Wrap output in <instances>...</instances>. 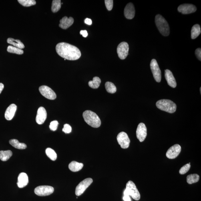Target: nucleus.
<instances>
[{"mask_svg":"<svg viewBox=\"0 0 201 201\" xmlns=\"http://www.w3.org/2000/svg\"><path fill=\"white\" fill-rule=\"evenodd\" d=\"M56 49L60 56L68 60H77L81 57V51L78 48L68 43H59L56 45Z\"/></svg>","mask_w":201,"mask_h":201,"instance_id":"1","label":"nucleus"},{"mask_svg":"<svg viewBox=\"0 0 201 201\" xmlns=\"http://www.w3.org/2000/svg\"><path fill=\"white\" fill-rule=\"evenodd\" d=\"M85 122L93 128H98L101 125V121L96 113L90 110H86L83 113Z\"/></svg>","mask_w":201,"mask_h":201,"instance_id":"2","label":"nucleus"},{"mask_svg":"<svg viewBox=\"0 0 201 201\" xmlns=\"http://www.w3.org/2000/svg\"><path fill=\"white\" fill-rule=\"evenodd\" d=\"M155 23L159 31L163 35L167 36L170 33V27L166 19L162 15L158 14L155 18Z\"/></svg>","mask_w":201,"mask_h":201,"instance_id":"3","label":"nucleus"},{"mask_svg":"<svg viewBox=\"0 0 201 201\" xmlns=\"http://www.w3.org/2000/svg\"><path fill=\"white\" fill-rule=\"evenodd\" d=\"M156 106L161 110L170 113H174L177 109L176 103L169 99H161L158 101L156 103Z\"/></svg>","mask_w":201,"mask_h":201,"instance_id":"4","label":"nucleus"},{"mask_svg":"<svg viewBox=\"0 0 201 201\" xmlns=\"http://www.w3.org/2000/svg\"><path fill=\"white\" fill-rule=\"evenodd\" d=\"M129 196L132 197L133 199L138 201L140 200V195L137 189L136 185L132 181H129L127 182L126 189Z\"/></svg>","mask_w":201,"mask_h":201,"instance_id":"5","label":"nucleus"},{"mask_svg":"<svg viewBox=\"0 0 201 201\" xmlns=\"http://www.w3.org/2000/svg\"><path fill=\"white\" fill-rule=\"evenodd\" d=\"M93 182V179L91 178H87L82 181L76 188V195L77 196H81L86 190L87 188L92 184Z\"/></svg>","mask_w":201,"mask_h":201,"instance_id":"6","label":"nucleus"},{"mask_svg":"<svg viewBox=\"0 0 201 201\" xmlns=\"http://www.w3.org/2000/svg\"><path fill=\"white\" fill-rule=\"evenodd\" d=\"M54 189L52 187L48 186H41L37 187L34 190L35 193L37 195L45 196L52 194Z\"/></svg>","mask_w":201,"mask_h":201,"instance_id":"7","label":"nucleus"},{"mask_svg":"<svg viewBox=\"0 0 201 201\" xmlns=\"http://www.w3.org/2000/svg\"><path fill=\"white\" fill-rule=\"evenodd\" d=\"M150 67L155 80L160 82L161 80V72L156 60L153 59L151 61Z\"/></svg>","mask_w":201,"mask_h":201,"instance_id":"8","label":"nucleus"},{"mask_svg":"<svg viewBox=\"0 0 201 201\" xmlns=\"http://www.w3.org/2000/svg\"><path fill=\"white\" fill-rule=\"evenodd\" d=\"M117 53L118 56L121 60L126 58L128 55L129 45L126 42H122L119 44L117 47Z\"/></svg>","mask_w":201,"mask_h":201,"instance_id":"9","label":"nucleus"},{"mask_svg":"<svg viewBox=\"0 0 201 201\" xmlns=\"http://www.w3.org/2000/svg\"><path fill=\"white\" fill-rule=\"evenodd\" d=\"M117 140L123 149L128 148L130 144V139L126 133L121 132L117 135Z\"/></svg>","mask_w":201,"mask_h":201,"instance_id":"10","label":"nucleus"},{"mask_svg":"<svg viewBox=\"0 0 201 201\" xmlns=\"http://www.w3.org/2000/svg\"><path fill=\"white\" fill-rule=\"evenodd\" d=\"M39 90L41 95L47 99L54 100L56 98V95L54 91L48 87L43 85L40 87Z\"/></svg>","mask_w":201,"mask_h":201,"instance_id":"11","label":"nucleus"},{"mask_svg":"<svg viewBox=\"0 0 201 201\" xmlns=\"http://www.w3.org/2000/svg\"><path fill=\"white\" fill-rule=\"evenodd\" d=\"M181 147L180 145L176 144L170 147L167 151L166 153L167 158L170 159H173L178 156L181 151Z\"/></svg>","mask_w":201,"mask_h":201,"instance_id":"12","label":"nucleus"},{"mask_svg":"<svg viewBox=\"0 0 201 201\" xmlns=\"http://www.w3.org/2000/svg\"><path fill=\"white\" fill-rule=\"evenodd\" d=\"M147 136V128L144 123H139L136 130V136L140 142H143Z\"/></svg>","mask_w":201,"mask_h":201,"instance_id":"13","label":"nucleus"},{"mask_svg":"<svg viewBox=\"0 0 201 201\" xmlns=\"http://www.w3.org/2000/svg\"><path fill=\"white\" fill-rule=\"evenodd\" d=\"M178 10L183 14H188L195 12L197 8L195 6L191 4H183L179 6Z\"/></svg>","mask_w":201,"mask_h":201,"instance_id":"14","label":"nucleus"},{"mask_svg":"<svg viewBox=\"0 0 201 201\" xmlns=\"http://www.w3.org/2000/svg\"><path fill=\"white\" fill-rule=\"evenodd\" d=\"M47 113L44 107H41L38 109L36 121L39 124H43L46 120Z\"/></svg>","mask_w":201,"mask_h":201,"instance_id":"15","label":"nucleus"},{"mask_svg":"<svg viewBox=\"0 0 201 201\" xmlns=\"http://www.w3.org/2000/svg\"><path fill=\"white\" fill-rule=\"evenodd\" d=\"M135 9L134 5L132 3L127 4L124 9L125 17L127 19H132L135 17Z\"/></svg>","mask_w":201,"mask_h":201,"instance_id":"16","label":"nucleus"},{"mask_svg":"<svg viewBox=\"0 0 201 201\" xmlns=\"http://www.w3.org/2000/svg\"><path fill=\"white\" fill-rule=\"evenodd\" d=\"M165 77L169 86L175 88L177 87L176 79L172 72L169 70L167 69L165 71Z\"/></svg>","mask_w":201,"mask_h":201,"instance_id":"17","label":"nucleus"},{"mask_svg":"<svg viewBox=\"0 0 201 201\" xmlns=\"http://www.w3.org/2000/svg\"><path fill=\"white\" fill-rule=\"evenodd\" d=\"M74 19L71 17H64L60 21L59 26L63 29H67L70 27L74 23Z\"/></svg>","mask_w":201,"mask_h":201,"instance_id":"18","label":"nucleus"},{"mask_svg":"<svg viewBox=\"0 0 201 201\" xmlns=\"http://www.w3.org/2000/svg\"><path fill=\"white\" fill-rule=\"evenodd\" d=\"M29 183V177L24 172H21L19 175L18 178L17 184L20 188H22L26 186Z\"/></svg>","mask_w":201,"mask_h":201,"instance_id":"19","label":"nucleus"},{"mask_svg":"<svg viewBox=\"0 0 201 201\" xmlns=\"http://www.w3.org/2000/svg\"><path fill=\"white\" fill-rule=\"evenodd\" d=\"M17 109V105L15 104L10 105L6 110L5 114V118L8 120H11L13 119Z\"/></svg>","mask_w":201,"mask_h":201,"instance_id":"20","label":"nucleus"},{"mask_svg":"<svg viewBox=\"0 0 201 201\" xmlns=\"http://www.w3.org/2000/svg\"><path fill=\"white\" fill-rule=\"evenodd\" d=\"M83 166V165L82 163L73 161L70 163L69 168L71 172H75L81 170Z\"/></svg>","mask_w":201,"mask_h":201,"instance_id":"21","label":"nucleus"},{"mask_svg":"<svg viewBox=\"0 0 201 201\" xmlns=\"http://www.w3.org/2000/svg\"><path fill=\"white\" fill-rule=\"evenodd\" d=\"M7 43L9 44L13 45L14 47L18 48L19 49H22L24 48L25 46L22 42L19 40H15L14 39L9 38L7 39Z\"/></svg>","mask_w":201,"mask_h":201,"instance_id":"22","label":"nucleus"},{"mask_svg":"<svg viewBox=\"0 0 201 201\" xmlns=\"http://www.w3.org/2000/svg\"><path fill=\"white\" fill-rule=\"evenodd\" d=\"M9 144L15 148L19 150H24L27 148V145L24 143H20L17 139H11L9 141Z\"/></svg>","mask_w":201,"mask_h":201,"instance_id":"23","label":"nucleus"},{"mask_svg":"<svg viewBox=\"0 0 201 201\" xmlns=\"http://www.w3.org/2000/svg\"><path fill=\"white\" fill-rule=\"evenodd\" d=\"M201 33L200 27L199 25H194L193 26L191 30V38L192 39L197 38Z\"/></svg>","mask_w":201,"mask_h":201,"instance_id":"24","label":"nucleus"},{"mask_svg":"<svg viewBox=\"0 0 201 201\" xmlns=\"http://www.w3.org/2000/svg\"><path fill=\"white\" fill-rule=\"evenodd\" d=\"M13 152L10 150L0 151V159L3 161H7L11 158Z\"/></svg>","mask_w":201,"mask_h":201,"instance_id":"25","label":"nucleus"},{"mask_svg":"<svg viewBox=\"0 0 201 201\" xmlns=\"http://www.w3.org/2000/svg\"><path fill=\"white\" fill-rule=\"evenodd\" d=\"M101 83V79L98 77H93V81L89 82L88 85L91 88L97 89L100 86Z\"/></svg>","mask_w":201,"mask_h":201,"instance_id":"26","label":"nucleus"},{"mask_svg":"<svg viewBox=\"0 0 201 201\" xmlns=\"http://www.w3.org/2000/svg\"><path fill=\"white\" fill-rule=\"evenodd\" d=\"M199 179L200 177L198 174H192L187 176V182L188 184H191L198 182Z\"/></svg>","mask_w":201,"mask_h":201,"instance_id":"27","label":"nucleus"},{"mask_svg":"<svg viewBox=\"0 0 201 201\" xmlns=\"http://www.w3.org/2000/svg\"><path fill=\"white\" fill-rule=\"evenodd\" d=\"M105 87L107 92L109 93H114L116 92V87L112 82H107L105 83Z\"/></svg>","mask_w":201,"mask_h":201,"instance_id":"28","label":"nucleus"},{"mask_svg":"<svg viewBox=\"0 0 201 201\" xmlns=\"http://www.w3.org/2000/svg\"><path fill=\"white\" fill-rule=\"evenodd\" d=\"M61 7V0H53L52 3L51 11L54 13H57Z\"/></svg>","mask_w":201,"mask_h":201,"instance_id":"29","label":"nucleus"},{"mask_svg":"<svg viewBox=\"0 0 201 201\" xmlns=\"http://www.w3.org/2000/svg\"><path fill=\"white\" fill-rule=\"evenodd\" d=\"M47 156L51 160L55 161L56 160L57 155L55 151L50 148H47L45 150Z\"/></svg>","mask_w":201,"mask_h":201,"instance_id":"30","label":"nucleus"},{"mask_svg":"<svg viewBox=\"0 0 201 201\" xmlns=\"http://www.w3.org/2000/svg\"><path fill=\"white\" fill-rule=\"evenodd\" d=\"M7 50L9 53H15L17 55H23L24 51L23 50L18 48L17 47L9 45L7 48Z\"/></svg>","mask_w":201,"mask_h":201,"instance_id":"31","label":"nucleus"},{"mask_svg":"<svg viewBox=\"0 0 201 201\" xmlns=\"http://www.w3.org/2000/svg\"><path fill=\"white\" fill-rule=\"evenodd\" d=\"M18 2L21 5L25 7H29L30 6L34 5L36 3L34 0H19Z\"/></svg>","mask_w":201,"mask_h":201,"instance_id":"32","label":"nucleus"},{"mask_svg":"<svg viewBox=\"0 0 201 201\" xmlns=\"http://www.w3.org/2000/svg\"><path fill=\"white\" fill-rule=\"evenodd\" d=\"M190 167V164H188L185 165V166H183L181 168L180 171H179V173L182 175L186 174V173L189 170Z\"/></svg>","mask_w":201,"mask_h":201,"instance_id":"33","label":"nucleus"},{"mask_svg":"<svg viewBox=\"0 0 201 201\" xmlns=\"http://www.w3.org/2000/svg\"><path fill=\"white\" fill-rule=\"evenodd\" d=\"M105 3L107 9L109 11L112 9L113 6V1L112 0H105Z\"/></svg>","mask_w":201,"mask_h":201,"instance_id":"34","label":"nucleus"},{"mask_svg":"<svg viewBox=\"0 0 201 201\" xmlns=\"http://www.w3.org/2000/svg\"><path fill=\"white\" fill-rule=\"evenodd\" d=\"M58 124L59 123L57 120L51 121L50 125V129L52 131H55L57 130Z\"/></svg>","mask_w":201,"mask_h":201,"instance_id":"35","label":"nucleus"},{"mask_svg":"<svg viewBox=\"0 0 201 201\" xmlns=\"http://www.w3.org/2000/svg\"><path fill=\"white\" fill-rule=\"evenodd\" d=\"M63 132L65 133H69L71 132V127L69 124H65L62 129Z\"/></svg>","mask_w":201,"mask_h":201,"instance_id":"36","label":"nucleus"},{"mask_svg":"<svg viewBox=\"0 0 201 201\" xmlns=\"http://www.w3.org/2000/svg\"><path fill=\"white\" fill-rule=\"evenodd\" d=\"M195 54L199 60L201 61V49H197L195 51Z\"/></svg>","mask_w":201,"mask_h":201,"instance_id":"37","label":"nucleus"},{"mask_svg":"<svg viewBox=\"0 0 201 201\" xmlns=\"http://www.w3.org/2000/svg\"><path fill=\"white\" fill-rule=\"evenodd\" d=\"M84 22L87 24L90 25L92 24V21L90 19H88V18H87V19H85Z\"/></svg>","mask_w":201,"mask_h":201,"instance_id":"38","label":"nucleus"},{"mask_svg":"<svg viewBox=\"0 0 201 201\" xmlns=\"http://www.w3.org/2000/svg\"><path fill=\"white\" fill-rule=\"evenodd\" d=\"M80 34L83 36V37H87L88 35V33L86 30H81L80 32Z\"/></svg>","mask_w":201,"mask_h":201,"instance_id":"39","label":"nucleus"},{"mask_svg":"<svg viewBox=\"0 0 201 201\" xmlns=\"http://www.w3.org/2000/svg\"><path fill=\"white\" fill-rule=\"evenodd\" d=\"M123 199L124 201H131V198L129 196H124L123 197Z\"/></svg>","mask_w":201,"mask_h":201,"instance_id":"40","label":"nucleus"},{"mask_svg":"<svg viewBox=\"0 0 201 201\" xmlns=\"http://www.w3.org/2000/svg\"><path fill=\"white\" fill-rule=\"evenodd\" d=\"M4 88V85L3 83H0V94L2 93V91Z\"/></svg>","mask_w":201,"mask_h":201,"instance_id":"41","label":"nucleus"}]
</instances>
